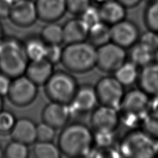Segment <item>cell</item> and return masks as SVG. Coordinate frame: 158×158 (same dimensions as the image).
Returning <instances> with one entry per match:
<instances>
[{
  "label": "cell",
  "mask_w": 158,
  "mask_h": 158,
  "mask_svg": "<svg viewBox=\"0 0 158 158\" xmlns=\"http://www.w3.org/2000/svg\"><path fill=\"white\" fill-rule=\"evenodd\" d=\"M4 38V28H3L2 24L0 22V42L2 41V40Z\"/></svg>",
  "instance_id": "41"
},
{
  "label": "cell",
  "mask_w": 158,
  "mask_h": 158,
  "mask_svg": "<svg viewBox=\"0 0 158 158\" xmlns=\"http://www.w3.org/2000/svg\"><path fill=\"white\" fill-rule=\"evenodd\" d=\"M87 40L97 48L110 42V26L101 21L93 25L89 29Z\"/></svg>",
  "instance_id": "21"
},
{
  "label": "cell",
  "mask_w": 158,
  "mask_h": 158,
  "mask_svg": "<svg viewBox=\"0 0 158 158\" xmlns=\"http://www.w3.org/2000/svg\"><path fill=\"white\" fill-rule=\"evenodd\" d=\"M126 49L112 42L97 48V66L101 71L114 73L126 62Z\"/></svg>",
  "instance_id": "8"
},
{
  "label": "cell",
  "mask_w": 158,
  "mask_h": 158,
  "mask_svg": "<svg viewBox=\"0 0 158 158\" xmlns=\"http://www.w3.org/2000/svg\"><path fill=\"white\" fill-rule=\"evenodd\" d=\"M38 85L25 75L13 78L6 97L11 104L17 107L28 106L37 98Z\"/></svg>",
  "instance_id": "7"
},
{
  "label": "cell",
  "mask_w": 158,
  "mask_h": 158,
  "mask_svg": "<svg viewBox=\"0 0 158 158\" xmlns=\"http://www.w3.org/2000/svg\"><path fill=\"white\" fill-rule=\"evenodd\" d=\"M98 11L101 21L109 26L123 20L126 17V8L117 0L104 2L98 7Z\"/></svg>",
  "instance_id": "20"
},
{
  "label": "cell",
  "mask_w": 158,
  "mask_h": 158,
  "mask_svg": "<svg viewBox=\"0 0 158 158\" xmlns=\"http://www.w3.org/2000/svg\"><path fill=\"white\" fill-rule=\"evenodd\" d=\"M89 27L81 18L70 19L63 26V42L67 44L85 41Z\"/></svg>",
  "instance_id": "19"
},
{
  "label": "cell",
  "mask_w": 158,
  "mask_h": 158,
  "mask_svg": "<svg viewBox=\"0 0 158 158\" xmlns=\"http://www.w3.org/2000/svg\"><path fill=\"white\" fill-rule=\"evenodd\" d=\"M94 143L92 130L81 122L67 124L62 128L58 139L61 154L70 157L87 156L92 152Z\"/></svg>",
  "instance_id": "1"
},
{
  "label": "cell",
  "mask_w": 158,
  "mask_h": 158,
  "mask_svg": "<svg viewBox=\"0 0 158 158\" xmlns=\"http://www.w3.org/2000/svg\"><path fill=\"white\" fill-rule=\"evenodd\" d=\"M13 4L10 0H0V19L8 18Z\"/></svg>",
  "instance_id": "38"
},
{
  "label": "cell",
  "mask_w": 158,
  "mask_h": 158,
  "mask_svg": "<svg viewBox=\"0 0 158 158\" xmlns=\"http://www.w3.org/2000/svg\"><path fill=\"white\" fill-rule=\"evenodd\" d=\"M10 1L11 2H13V3H14V2H18V1H19V0H10Z\"/></svg>",
  "instance_id": "44"
},
{
  "label": "cell",
  "mask_w": 158,
  "mask_h": 158,
  "mask_svg": "<svg viewBox=\"0 0 158 158\" xmlns=\"http://www.w3.org/2000/svg\"><path fill=\"white\" fill-rule=\"evenodd\" d=\"M2 157H4V151H3L2 148L0 147V158Z\"/></svg>",
  "instance_id": "43"
},
{
  "label": "cell",
  "mask_w": 158,
  "mask_h": 158,
  "mask_svg": "<svg viewBox=\"0 0 158 158\" xmlns=\"http://www.w3.org/2000/svg\"><path fill=\"white\" fill-rule=\"evenodd\" d=\"M153 98L150 100L149 104V110L154 113L158 114V95L154 96Z\"/></svg>",
  "instance_id": "40"
},
{
  "label": "cell",
  "mask_w": 158,
  "mask_h": 158,
  "mask_svg": "<svg viewBox=\"0 0 158 158\" xmlns=\"http://www.w3.org/2000/svg\"><path fill=\"white\" fill-rule=\"evenodd\" d=\"M54 64L45 58L29 60L24 75L38 86L44 85L54 72Z\"/></svg>",
  "instance_id": "16"
},
{
  "label": "cell",
  "mask_w": 158,
  "mask_h": 158,
  "mask_svg": "<svg viewBox=\"0 0 158 158\" xmlns=\"http://www.w3.org/2000/svg\"><path fill=\"white\" fill-rule=\"evenodd\" d=\"M63 49L60 44H47L44 58L53 64L60 63Z\"/></svg>",
  "instance_id": "34"
},
{
  "label": "cell",
  "mask_w": 158,
  "mask_h": 158,
  "mask_svg": "<svg viewBox=\"0 0 158 158\" xmlns=\"http://www.w3.org/2000/svg\"><path fill=\"white\" fill-rule=\"evenodd\" d=\"M140 37L137 25L131 20L124 19L110 26V40L118 46L128 49L137 43Z\"/></svg>",
  "instance_id": "11"
},
{
  "label": "cell",
  "mask_w": 158,
  "mask_h": 158,
  "mask_svg": "<svg viewBox=\"0 0 158 158\" xmlns=\"http://www.w3.org/2000/svg\"><path fill=\"white\" fill-rule=\"evenodd\" d=\"M98 103L95 87L89 85H83L78 86L74 97L69 106L72 114H85L92 111Z\"/></svg>",
  "instance_id": "13"
},
{
  "label": "cell",
  "mask_w": 158,
  "mask_h": 158,
  "mask_svg": "<svg viewBox=\"0 0 158 158\" xmlns=\"http://www.w3.org/2000/svg\"><path fill=\"white\" fill-rule=\"evenodd\" d=\"M33 156L37 158H58L61 152L58 145L52 142H38L32 149Z\"/></svg>",
  "instance_id": "26"
},
{
  "label": "cell",
  "mask_w": 158,
  "mask_h": 158,
  "mask_svg": "<svg viewBox=\"0 0 158 158\" xmlns=\"http://www.w3.org/2000/svg\"><path fill=\"white\" fill-rule=\"evenodd\" d=\"M150 99L149 96L139 89H131L124 94L119 108L124 119L133 124L141 120L148 113Z\"/></svg>",
  "instance_id": "6"
},
{
  "label": "cell",
  "mask_w": 158,
  "mask_h": 158,
  "mask_svg": "<svg viewBox=\"0 0 158 158\" xmlns=\"http://www.w3.org/2000/svg\"><path fill=\"white\" fill-rule=\"evenodd\" d=\"M90 5L91 0H66L67 11L74 15L81 16Z\"/></svg>",
  "instance_id": "31"
},
{
  "label": "cell",
  "mask_w": 158,
  "mask_h": 158,
  "mask_svg": "<svg viewBox=\"0 0 158 158\" xmlns=\"http://www.w3.org/2000/svg\"><path fill=\"white\" fill-rule=\"evenodd\" d=\"M81 18L85 22L89 28L101 22L98 8L92 4L81 15Z\"/></svg>",
  "instance_id": "33"
},
{
  "label": "cell",
  "mask_w": 158,
  "mask_h": 158,
  "mask_svg": "<svg viewBox=\"0 0 158 158\" xmlns=\"http://www.w3.org/2000/svg\"><path fill=\"white\" fill-rule=\"evenodd\" d=\"M138 42L156 52L157 49V33L148 30L147 32H145L142 36H140Z\"/></svg>",
  "instance_id": "36"
},
{
  "label": "cell",
  "mask_w": 158,
  "mask_h": 158,
  "mask_svg": "<svg viewBox=\"0 0 158 158\" xmlns=\"http://www.w3.org/2000/svg\"><path fill=\"white\" fill-rule=\"evenodd\" d=\"M4 108V101H3V97L0 96V112L3 110Z\"/></svg>",
  "instance_id": "42"
},
{
  "label": "cell",
  "mask_w": 158,
  "mask_h": 158,
  "mask_svg": "<svg viewBox=\"0 0 158 158\" xmlns=\"http://www.w3.org/2000/svg\"><path fill=\"white\" fill-rule=\"evenodd\" d=\"M119 121L120 116L116 108L103 105L93 110L90 117L94 132H114Z\"/></svg>",
  "instance_id": "10"
},
{
  "label": "cell",
  "mask_w": 158,
  "mask_h": 158,
  "mask_svg": "<svg viewBox=\"0 0 158 158\" xmlns=\"http://www.w3.org/2000/svg\"><path fill=\"white\" fill-rule=\"evenodd\" d=\"M137 81L139 88L148 96L158 95V63L153 61L142 67Z\"/></svg>",
  "instance_id": "18"
},
{
  "label": "cell",
  "mask_w": 158,
  "mask_h": 158,
  "mask_svg": "<svg viewBox=\"0 0 158 158\" xmlns=\"http://www.w3.org/2000/svg\"><path fill=\"white\" fill-rule=\"evenodd\" d=\"M10 78L0 72V96L5 97L7 93L10 85Z\"/></svg>",
  "instance_id": "37"
},
{
  "label": "cell",
  "mask_w": 158,
  "mask_h": 158,
  "mask_svg": "<svg viewBox=\"0 0 158 158\" xmlns=\"http://www.w3.org/2000/svg\"><path fill=\"white\" fill-rule=\"evenodd\" d=\"M155 140L142 131H135L127 134L121 140L120 154L132 158H148L156 153Z\"/></svg>",
  "instance_id": "5"
},
{
  "label": "cell",
  "mask_w": 158,
  "mask_h": 158,
  "mask_svg": "<svg viewBox=\"0 0 158 158\" xmlns=\"http://www.w3.org/2000/svg\"><path fill=\"white\" fill-rule=\"evenodd\" d=\"M142 131L154 140L158 139V114L149 112L142 120Z\"/></svg>",
  "instance_id": "29"
},
{
  "label": "cell",
  "mask_w": 158,
  "mask_h": 158,
  "mask_svg": "<svg viewBox=\"0 0 158 158\" xmlns=\"http://www.w3.org/2000/svg\"><path fill=\"white\" fill-rule=\"evenodd\" d=\"M29 62L24 43L13 37L0 42V72L11 79L24 75Z\"/></svg>",
  "instance_id": "2"
},
{
  "label": "cell",
  "mask_w": 158,
  "mask_h": 158,
  "mask_svg": "<svg viewBox=\"0 0 158 158\" xmlns=\"http://www.w3.org/2000/svg\"><path fill=\"white\" fill-rule=\"evenodd\" d=\"M8 19L19 27H29L38 20V14L35 2L33 0H19L14 2Z\"/></svg>",
  "instance_id": "12"
},
{
  "label": "cell",
  "mask_w": 158,
  "mask_h": 158,
  "mask_svg": "<svg viewBox=\"0 0 158 158\" xmlns=\"http://www.w3.org/2000/svg\"><path fill=\"white\" fill-rule=\"evenodd\" d=\"M29 155L28 145L15 140L10 142L4 150V157L7 158H27Z\"/></svg>",
  "instance_id": "28"
},
{
  "label": "cell",
  "mask_w": 158,
  "mask_h": 158,
  "mask_svg": "<svg viewBox=\"0 0 158 158\" xmlns=\"http://www.w3.org/2000/svg\"><path fill=\"white\" fill-rule=\"evenodd\" d=\"M40 38L47 44H60L63 42V27L50 22L42 28Z\"/></svg>",
  "instance_id": "25"
},
{
  "label": "cell",
  "mask_w": 158,
  "mask_h": 158,
  "mask_svg": "<svg viewBox=\"0 0 158 158\" xmlns=\"http://www.w3.org/2000/svg\"><path fill=\"white\" fill-rule=\"evenodd\" d=\"M155 51L138 42L131 47V61L137 67H143L153 62Z\"/></svg>",
  "instance_id": "22"
},
{
  "label": "cell",
  "mask_w": 158,
  "mask_h": 158,
  "mask_svg": "<svg viewBox=\"0 0 158 158\" xmlns=\"http://www.w3.org/2000/svg\"><path fill=\"white\" fill-rule=\"evenodd\" d=\"M157 49H158V33H157Z\"/></svg>",
  "instance_id": "45"
},
{
  "label": "cell",
  "mask_w": 158,
  "mask_h": 158,
  "mask_svg": "<svg viewBox=\"0 0 158 158\" xmlns=\"http://www.w3.org/2000/svg\"><path fill=\"white\" fill-rule=\"evenodd\" d=\"M44 92L51 101L64 104L72 102L78 88L77 79L68 72H54L44 85Z\"/></svg>",
  "instance_id": "4"
},
{
  "label": "cell",
  "mask_w": 158,
  "mask_h": 158,
  "mask_svg": "<svg viewBox=\"0 0 158 158\" xmlns=\"http://www.w3.org/2000/svg\"><path fill=\"white\" fill-rule=\"evenodd\" d=\"M60 63L69 72H88L97 66V47L86 40L67 44L63 49Z\"/></svg>",
  "instance_id": "3"
},
{
  "label": "cell",
  "mask_w": 158,
  "mask_h": 158,
  "mask_svg": "<svg viewBox=\"0 0 158 158\" xmlns=\"http://www.w3.org/2000/svg\"><path fill=\"white\" fill-rule=\"evenodd\" d=\"M117 1L120 2L126 8H131L139 5L140 2H142V0H117Z\"/></svg>",
  "instance_id": "39"
},
{
  "label": "cell",
  "mask_w": 158,
  "mask_h": 158,
  "mask_svg": "<svg viewBox=\"0 0 158 158\" xmlns=\"http://www.w3.org/2000/svg\"><path fill=\"white\" fill-rule=\"evenodd\" d=\"M56 130L42 121L37 125L36 142H52L56 136Z\"/></svg>",
  "instance_id": "30"
},
{
  "label": "cell",
  "mask_w": 158,
  "mask_h": 158,
  "mask_svg": "<svg viewBox=\"0 0 158 158\" xmlns=\"http://www.w3.org/2000/svg\"><path fill=\"white\" fill-rule=\"evenodd\" d=\"M72 114L69 105L51 101L42 110V118L56 130L62 129L68 123Z\"/></svg>",
  "instance_id": "14"
},
{
  "label": "cell",
  "mask_w": 158,
  "mask_h": 158,
  "mask_svg": "<svg viewBox=\"0 0 158 158\" xmlns=\"http://www.w3.org/2000/svg\"><path fill=\"white\" fill-rule=\"evenodd\" d=\"M16 118L9 111L0 112V133H10L15 125Z\"/></svg>",
  "instance_id": "32"
},
{
  "label": "cell",
  "mask_w": 158,
  "mask_h": 158,
  "mask_svg": "<svg viewBox=\"0 0 158 158\" xmlns=\"http://www.w3.org/2000/svg\"><path fill=\"white\" fill-rule=\"evenodd\" d=\"M95 90L101 105L118 108L124 96V86L114 77H105L98 80Z\"/></svg>",
  "instance_id": "9"
},
{
  "label": "cell",
  "mask_w": 158,
  "mask_h": 158,
  "mask_svg": "<svg viewBox=\"0 0 158 158\" xmlns=\"http://www.w3.org/2000/svg\"><path fill=\"white\" fill-rule=\"evenodd\" d=\"M143 21L148 30L158 33V0H152L146 6Z\"/></svg>",
  "instance_id": "27"
},
{
  "label": "cell",
  "mask_w": 158,
  "mask_h": 158,
  "mask_svg": "<svg viewBox=\"0 0 158 158\" xmlns=\"http://www.w3.org/2000/svg\"><path fill=\"white\" fill-rule=\"evenodd\" d=\"M38 19L46 23L56 22L67 12L66 0H35Z\"/></svg>",
  "instance_id": "15"
},
{
  "label": "cell",
  "mask_w": 158,
  "mask_h": 158,
  "mask_svg": "<svg viewBox=\"0 0 158 158\" xmlns=\"http://www.w3.org/2000/svg\"><path fill=\"white\" fill-rule=\"evenodd\" d=\"M114 132H95L94 143L101 148L109 147L113 142Z\"/></svg>",
  "instance_id": "35"
},
{
  "label": "cell",
  "mask_w": 158,
  "mask_h": 158,
  "mask_svg": "<svg viewBox=\"0 0 158 158\" xmlns=\"http://www.w3.org/2000/svg\"><path fill=\"white\" fill-rule=\"evenodd\" d=\"M23 43L29 60H38L44 58L47 44L40 38V37L31 36L27 38Z\"/></svg>",
  "instance_id": "24"
},
{
  "label": "cell",
  "mask_w": 158,
  "mask_h": 158,
  "mask_svg": "<svg viewBox=\"0 0 158 158\" xmlns=\"http://www.w3.org/2000/svg\"><path fill=\"white\" fill-rule=\"evenodd\" d=\"M137 69L138 67L136 64L131 61H126L114 73V77L124 87L132 85L137 81L139 76Z\"/></svg>",
  "instance_id": "23"
},
{
  "label": "cell",
  "mask_w": 158,
  "mask_h": 158,
  "mask_svg": "<svg viewBox=\"0 0 158 158\" xmlns=\"http://www.w3.org/2000/svg\"><path fill=\"white\" fill-rule=\"evenodd\" d=\"M36 129L37 125L32 119L22 117L16 120L10 135L13 140L29 146L36 142Z\"/></svg>",
  "instance_id": "17"
}]
</instances>
